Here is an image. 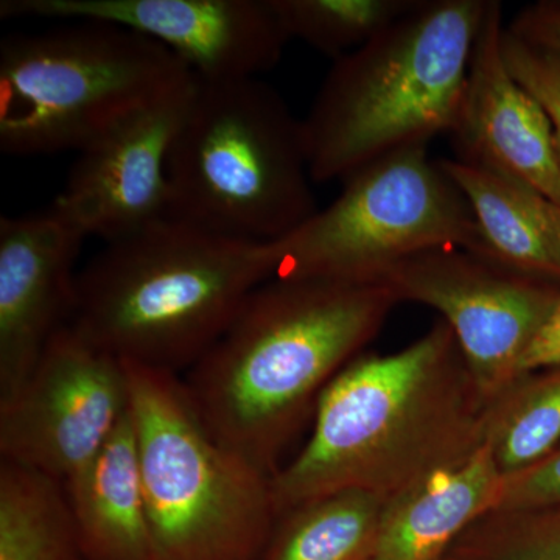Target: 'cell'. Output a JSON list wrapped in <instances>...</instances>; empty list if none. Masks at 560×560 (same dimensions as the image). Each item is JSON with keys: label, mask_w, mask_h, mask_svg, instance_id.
<instances>
[{"label": "cell", "mask_w": 560, "mask_h": 560, "mask_svg": "<svg viewBox=\"0 0 560 560\" xmlns=\"http://www.w3.org/2000/svg\"><path fill=\"white\" fill-rule=\"evenodd\" d=\"M489 405L445 320L399 352L361 353L320 394L311 440L271 477L276 512L341 490L388 501L455 469L485 447Z\"/></svg>", "instance_id": "1"}, {"label": "cell", "mask_w": 560, "mask_h": 560, "mask_svg": "<svg viewBox=\"0 0 560 560\" xmlns=\"http://www.w3.org/2000/svg\"><path fill=\"white\" fill-rule=\"evenodd\" d=\"M383 282L271 279L183 378L212 436L275 477L327 385L385 326Z\"/></svg>", "instance_id": "2"}, {"label": "cell", "mask_w": 560, "mask_h": 560, "mask_svg": "<svg viewBox=\"0 0 560 560\" xmlns=\"http://www.w3.org/2000/svg\"><path fill=\"white\" fill-rule=\"evenodd\" d=\"M272 278L270 243L221 237L167 217L105 243L81 268L69 326L121 361L179 375Z\"/></svg>", "instance_id": "3"}, {"label": "cell", "mask_w": 560, "mask_h": 560, "mask_svg": "<svg viewBox=\"0 0 560 560\" xmlns=\"http://www.w3.org/2000/svg\"><path fill=\"white\" fill-rule=\"evenodd\" d=\"M489 0H418L334 61L304 125L313 183L451 135Z\"/></svg>", "instance_id": "4"}, {"label": "cell", "mask_w": 560, "mask_h": 560, "mask_svg": "<svg viewBox=\"0 0 560 560\" xmlns=\"http://www.w3.org/2000/svg\"><path fill=\"white\" fill-rule=\"evenodd\" d=\"M167 179L168 217L234 241H280L318 210L304 125L260 79L197 77Z\"/></svg>", "instance_id": "5"}, {"label": "cell", "mask_w": 560, "mask_h": 560, "mask_svg": "<svg viewBox=\"0 0 560 560\" xmlns=\"http://www.w3.org/2000/svg\"><path fill=\"white\" fill-rule=\"evenodd\" d=\"M151 560H261L271 477L212 436L178 374L125 361Z\"/></svg>", "instance_id": "6"}, {"label": "cell", "mask_w": 560, "mask_h": 560, "mask_svg": "<svg viewBox=\"0 0 560 560\" xmlns=\"http://www.w3.org/2000/svg\"><path fill=\"white\" fill-rule=\"evenodd\" d=\"M194 75L161 44L106 22L11 35L0 46V150L79 153Z\"/></svg>", "instance_id": "7"}, {"label": "cell", "mask_w": 560, "mask_h": 560, "mask_svg": "<svg viewBox=\"0 0 560 560\" xmlns=\"http://www.w3.org/2000/svg\"><path fill=\"white\" fill-rule=\"evenodd\" d=\"M442 246L480 254V232L429 145L394 151L350 173L327 208L270 243L276 279L340 282H378L400 260Z\"/></svg>", "instance_id": "8"}, {"label": "cell", "mask_w": 560, "mask_h": 560, "mask_svg": "<svg viewBox=\"0 0 560 560\" xmlns=\"http://www.w3.org/2000/svg\"><path fill=\"white\" fill-rule=\"evenodd\" d=\"M130 407L125 361L62 327L20 388L0 399V459L65 485L105 447Z\"/></svg>", "instance_id": "9"}, {"label": "cell", "mask_w": 560, "mask_h": 560, "mask_svg": "<svg viewBox=\"0 0 560 560\" xmlns=\"http://www.w3.org/2000/svg\"><path fill=\"white\" fill-rule=\"evenodd\" d=\"M378 282L399 302L440 312L488 401L517 381L523 357L560 304V287L448 246L400 260Z\"/></svg>", "instance_id": "10"}, {"label": "cell", "mask_w": 560, "mask_h": 560, "mask_svg": "<svg viewBox=\"0 0 560 560\" xmlns=\"http://www.w3.org/2000/svg\"><path fill=\"white\" fill-rule=\"evenodd\" d=\"M0 16L120 25L206 81L260 79L290 40L272 0H3Z\"/></svg>", "instance_id": "11"}, {"label": "cell", "mask_w": 560, "mask_h": 560, "mask_svg": "<svg viewBox=\"0 0 560 560\" xmlns=\"http://www.w3.org/2000/svg\"><path fill=\"white\" fill-rule=\"evenodd\" d=\"M197 75L79 151L54 208L86 237L119 241L168 217V158Z\"/></svg>", "instance_id": "12"}, {"label": "cell", "mask_w": 560, "mask_h": 560, "mask_svg": "<svg viewBox=\"0 0 560 560\" xmlns=\"http://www.w3.org/2000/svg\"><path fill=\"white\" fill-rule=\"evenodd\" d=\"M503 32V7L489 0L451 131L456 160L525 184L560 206L555 127L541 103L508 68Z\"/></svg>", "instance_id": "13"}, {"label": "cell", "mask_w": 560, "mask_h": 560, "mask_svg": "<svg viewBox=\"0 0 560 560\" xmlns=\"http://www.w3.org/2000/svg\"><path fill=\"white\" fill-rule=\"evenodd\" d=\"M86 238L54 206L0 220V399L20 388L69 326Z\"/></svg>", "instance_id": "14"}, {"label": "cell", "mask_w": 560, "mask_h": 560, "mask_svg": "<svg viewBox=\"0 0 560 560\" xmlns=\"http://www.w3.org/2000/svg\"><path fill=\"white\" fill-rule=\"evenodd\" d=\"M503 474L488 444L386 501L374 560H444L455 541L499 504Z\"/></svg>", "instance_id": "15"}, {"label": "cell", "mask_w": 560, "mask_h": 560, "mask_svg": "<svg viewBox=\"0 0 560 560\" xmlns=\"http://www.w3.org/2000/svg\"><path fill=\"white\" fill-rule=\"evenodd\" d=\"M441 167L469 201L485 257L504 270L560 287V206L525 184L456 160Z\"/></svg>", "instance_id": "16"}, {"label": "cell", "mask_w": 560, "mask_h": 560, "mask_svg": "<svg viewBox=\"0 0 560 560\" xmlns=\"http://www.w3.org/2000/svg\"><path fill=\"white\" fill-rule=\"evenodd\" d=\"M62 486L86 560H151L131 407L97 456Z\"/></svg>", "instance_id": "17"}, {"label": "cell", "mask_w": 560, "mask_h": 560, "mask_svg": "<svg viewBox=\"0 0 560 560\" xmlns=\"http://www.w3.org/2000/svg\"><path fill=\"white\" fill-rule=\"evenodd\" d=\"M386 500L341 490L280 515L261 560H374Z\"/></svg>", "instance_id": "18"}, {"label": "cell", "mask_w": 560, "mask_h": 560, "mask_svg": "<svg viewBox=\"0 0 560 560\" xmlns=\"http://www.w3.org/2000/svg\"><path fill=\"white\" fill-rule=\"evenodd\" d=\"M0 560H86L62 482L2 459Z\"/></svg>", "instance_id": "19"}, {"label": "cell", "mask_w": 560, "mask_h": 560, "mask_svg": "<svg viewBox=\"0 0 560 560\" xmlns=\"http://www.w3.org/2000/svg\"><path fill=\"white\" fill-rule=\"evenodd\" d=\"M486 444L503 477L560 445V363L522 375L490 401Z\"/></svg>", "instance_id": "20"}, {"label": "cell", "mask_w": 560, "mask_h": 560, "mask_svg": "<svg viewBox=\"0 0 560 560\" xmlns=\"http://www.w3.org/2000/svg\"><path fill=\"white\" fill-rule=\"evenodd\" d=\"M418 0H272L283 31L340 60L366 46Z\"/></svg>", "instance_id": "21"}, {"label": "cell", "mask_w": 560, "mask_h": 560, "mask_svg": "<svg viewBox=\"0 0 560 560\" xmlns=\"http://www.w3.org/2000/svg\"><path fill=\"white\" fill-rule=\"evenodd\" d=\"M455 560H560V508L490 512L447 552Z\"/></svg>", "instance_id": "22"}, {"label": "cell", "mask_w": 560, "mask_h": 560, "mask_svg": "<svg viewBox=\"0 0 560 560\" xmlns=\"http://www.w3.org/2000/svg\"><path fill=\"white\" fill-rule=\"evenodd\" d=\"M504 61L523 86L541 103L558 142L560 158V57L551 51L530 46L517 36L512 35L504 25L503 40Z\"/></svg>", "instance_id": "23"}, {"label": "cell", "mask_w": 560, "mask_h": 560, "mask_svg": "<svg viewBox=\"0 0 560 560\" xmlns=\"http://www.w3.org/2000/svg\"><path fill=\"white\" fill-rule=\"evenodd\" d=\"M560 508V445L525 469L503 477L493 512H529Z\"/></svg>", "instance_id": "24"}, {"label": "cell", "mask_w": 560, "mask_h": 560, "mask_svg": "<svg viewBox=\"0 0 560 560\" xmlns=\"http://www.w3.org/2000/svg\"><path fill=\"white\" fill-rule=\"evenodd\" d=\"M512 35L560 57V0H540L515 14L506 25Z\"/></svg>", "instance_id": "25"}, {"label": "cell", "mask_w": 560, "mask_h": 560, "mask_svg": "<svg viewBox=\"0 0 560 560\" xmlns=\"http://www.w3.org/2000/svg\"><path fill=\"white\" fill-rule=\"evenodd\" d=\"M560 363V304L523 357L518 377Z\"/></svg>", "instance_id": "26"}, {"label": "cell", "mask_w": 560, "mask_h": 560, "mask_svg": "<svg viewBox=\"0 0 560 560\" xmlns=\"http://www.w3.org/2000/svg\"><path fill=\"white\" fill-rule=\"evenodd\" d=\"M444 560H455V559H451V558H444Z\"/></svg>", "instance_id": "27"}]
</instances>
